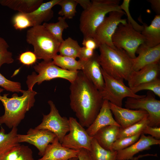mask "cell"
Segmentation results:
<instances>
[{"label":"cell","mask_w":160,"mask_h":160,"mask_svg":"<svg viewBox=\"0 0 160 160\" xmlns=\"http://www.w3.org/2000/svg\"><path fill=\"white\" fill-rule=\"evenodd\" d=\"M56 135L47 129H29L26 134H17V139L18 143L26 142L32 144L37 148L38 155L42 156L48 145L55 140Z\"/></svg>","instance_id":"cell-13"},{"label":"cell","mask_w":160,"mask_h":160,"mask_svg":"<svg viewBox=\"0 0 160 160\" xmlns=\"http://www.w3.org/2000/svg\"><path fill=\"white\" fill-rule=\"evenodd\" d=\"M101 70L104 81V87L100 92L104 100H107L113 104L122 107L123 100L126 97L139 98L145 96L134 93L130 88L125 85L123 80L109 75L101 68Z\"/></svg>","instance_id":"cell-8"},{"label":"cell","mask_w":160,"mask_h":160,"mask_svg":"<svg viewBox=\"0 0 160 160\" xmlns=\"http://www.w3.org/2000/svg\"><path fill=\"white\" fill-rule=\"evenodd\" d=\"M148 116H147L140 121L127 127L124 129L120 127L117 139L133 136L142 133L143 129L148 124Z\"/></svg>","instance_id":"cell-31"},{"label":"cell","mask_w":160,"mask_h":160,"mask_svg":"<svg viewBox=\"0 0 160 160\" xmlns=\"http://www.w3.org/2000/svg\"><path fill=\"white\" fill-rule=\"evenodd\" d=\"M0 86L7 91L12 92H21L23 90L21 89V84L18 82L11 81L6 78L0 73Z\"/></svg>","instance_id":"cell-37"},{"label":"cell","mask_w":160,"mask_h":160,"mask_svg":"<svg viewBox=\"0 0 160 160\" xmlns=\"http://www.w3.org/2000/svg\"><path fill=\"white\" fill-rule=\"evenodd\" d=\"M19 59L20 62L23 64L29 65L34 63L37 58L33 52L28 51L21 54Z\"/></svg>","instance_id":"cell-39"},{"label":"cell","mask_w":160,"mask_h":160,"mask_svg":"<svg viewBox=\"0 0 160 160\" xmlns=\"http://www.w3.org/2000/svg\"><path fill=\"white\" fill-rule=\"evenodd\" d=\"M125 15L123 11H114L109 13L105 17L96 29L93 37L98 47L100 45L105 44L113 48H116L113 44L112 37L119 24L127 23V19L122 18Z\"/></svg>","instance_id":"cell-11"},{"label":"cell","mask_w":160,"mask_h":160,"mask_svg":"<svg viewBox=\"0 0 160 160\" xmlns=\"http://www.w3.org/2000/svg\"><path fill=\"white\" fill-rule=\"evenodd\" d=\"M112 41L115 47L123 49L133 59L136 57L138 48L143 44L144 38L141 33L135 30L127 22L118 25L112 37Z\"/></svg>","instance_id":"cell-7"},{"label":"cell","mask_w":160,"mask_h":160,"mask_svg":"<svg viewBox=\"0 0 160 160\" xmlns=\"http://www.w3.org/2000/svg\"></svg>","instance_id":"cell-49"},{"label":"cell","mask_w":160,"mask_h":160,"mask_svg":"<svg viewBox=\"0 0 160 160\" xmlns=\"http://www.w3.org/2000/svg\"><path fill=\"white\" fill-rule=\"evenodd\" d=\"M43 0H0V4L18 12L28 13L37 9Z\"/></svg>","instance_id":"cell-24"},{"label":"cell","mask_w":160,"mask_h":160,"mask_svg":"<svg viewBox=\"0 0 160 160\" xmlns=\"http://www.w3.org/2000/svg\"><path fill=\"white\" fill-rule=\"evenodd\" d=\"M160 72V63L146 66L137 71H133L127 80L128 87L133 88L158 78Z\"/></svg>","instance_id":"cell-20"},{"label":"cell","mask_w":160,"mask_h":160,"mask_svg":"<svg viewBox=\"0 0 160 160\" xmlns=\"http://www.w3.org/2000/svg\"><path fill=\"white\" fill-rule=\"evenodd\" d=\"M139 18L143 26L141 33L144 38L143 44L152 47L160 44V15H156L149 25L143 22L141 19Z\"/></svg>","instance_id":"cell-21"},{"label":"cell","mask_w":160,"mask_h":160,"mask_svg":"<svg viewBox=\"0 0 160 160\" xmlns=\"http://www.w3.org/2000/svg\"><path fill=\"white\" fill-rule=\"evenodd\" d=\"M81 48L77 41L69 37L60 43L58 52L61 56L76 59L79 57Z\"/></svg>","instance_id":"cell-28"},{"label":"cell","mask_w":160,"mask_h":160,"mask_svg":"<svg viewBox=\"0 0 160 160\" xmlns=\"http://www.w3.org/2000/svg\"><path fill=\"white\" fill-rule=\"evenodd\" d=\"M4 90V89L0 88V94Z\"/></svg>","instance_id":"cell-47"},{"label":"cell","mask_w":160,"mask_h":160,"mask_svg":"<svg viewBox=\"0 0 160 160\" xmlns=\"http://www.w3.org/2000/svg\"><path fill=\"white\" fill-rule=\"evenodd\" d=\"M68 120L69 133L64 137L61 143L62 145L71 149L79 150L84 148L90 151L93 137L89 135L86 129L76 118L70 117Z\"/></svg>","instance_id":"cell-12"},{"label":"cell","mask_w":160,"mask_h":160,"mask_svg":"<svg viewBox=\"0 0 160 160\" xmlns=\"http://www.w3.org/2000/svg\"><path fill=\"white\" fill-rule=\"evenodd\" d=\"M35 71L27 78L26 83L28 89L32 90L35 84L39 85L44 81H49L55 78H61L70 83L76 78L78 71H71L63 69L54 64L52 60L44 61L33 66Z\"/></svg>","instance_id":"cell-6"},{"label":"cell","mask_w":160,"mask_h":160,"mask_svg":"<svg viewBox=\"0 0 160 160\" xmlns=\"http://www.w3.org/2000/svg\"></svg>","instance_id":"cell-48"},{"label":"cell","mask_w":160,"mask_h":160,"mask_svg":"<svg viewBox=\"0 0 160 160\" xmlns=\"http://www.w3.org/2000/svg\"><path fill=\"white\" fill-rule=\"evenodd\" d=\"M13 25L17 30H21L33 26L32 22L26 13L18 12L12 17Z\"/></svg>","instance_id":"cell-33"},{"label":"cell","mask_w":160,"mask_h":160,"mask_svg":"<svg viewBox=\"0 0 160 160\" xmlns=\"http://www.w3.org/2000/svg\"><path fill=\"white\" fill-rule=\"evenodd\" d=\"M70 83V107L79 124L87 128L98 114L104 100L100 92L81 70Z\"/></svg>","instance_id":"cell-1"},{"label":"cell","mask_w":160,"mask_h":160,"mask_svg":"<svg viewBox=\"0 0 160 160\" xmlns=\"http://www.w3.org/2000/svg\"><path fill=\"white\" fill-rule=\"evenodd\" d=\"M109 103V102L107 100H104L96 117L86 129L87 133L90 136L94 137L99 130L108 125H115L120 127L113 116Z\"/></svg>","instance_id":"cell-17"},{"label":"cell","mask_w":160,"mask_h":160,"mask_svg":"<svg viewBox=\"0 0 160 160\" xmlns=\"http://www.w3.org/2000/svg\"><path fill=\"white\" fill-rule=\"evenodd\" d=\"M130 0H124L120 7L122 10L124 11L127 15V22L136 31L141 33L143 29V25L138 23L132 17L129 10Z\"/></svg>","instance_id":"cell-38"},{"label":"cell","mask_w":160,"mask_h":160,"mask_svg":"<svg viewBox=\"0 0 160 160\" xmlns=\"http://www.w3.org/2000/svg\"><path fill=\"white\" fill-rule=\"evenodd\" d=\"M151 4L152 9L157 14L160 15V0H148L147 1Z\"/></svg>","instance_id":"cell-44"},{"label":"cell","mask_w":160,"mask_h":160,"mask_svg":"<svg viewBox=\"0 0 160 160\" xmlns=\"http://www.w3.org/2000/svg\"><path fill=\"white\" fill-rule=\"evenodd\" d=\"M126 108L132 110H141L146 111L148 115V125L160 127V100L156 99L154 94L148 91L141 98L127 97L125 102Z\"/></svg>","instance_id":"cell-9"},{"label":"cell","mask_w":160,"mask_h":160,"mask_svg":"<svg viewBox=\"0 0 160 160\" xmlns=\"http://www.w3.org/2000/svg\"><path fill=\"white\" fill-rule=\"evenodd\" d=\"M60 1L51 0L43 2L36 10L27 13L32 22L33 26L41 25L43 22L46 23L50 20L54 16L52 8L57 5Z\"/></svg>","instance_id":"cell-22"},{"label":"cell","mask_w":160,"mask_h":160,"mask_svg":"<svg viewBox=\"0 0 160 160\" xmlns=\"http://www.w3.org/2000/svg\"><path fill=\"white\" fill-rule=\"evenodd\" d=\"M17 127H13L6 133L3 128L0 129V157L19 144L17 139Z\"/></svg>","instance_id":"cell-26"},{"label":"cell","mask_w":160,"mask_h":160,"mask_svg":"<svg viewBox=\"0 0 160 160\" xmlns=\"http://www.w3.org/2000/svg\"><path fill=\"white\" fill-rule=\"evenodd\" d=\"M89 151L93 160H116L117 151L104 149L99 145L94 137Z\"/></svg>","instance_id":"cell-29"},{"label":"cell","mask_w":160,"mask_h":160,"mask_svg":"<svg viewBox=\"0 0 160 160\" xmlns=\"http://www.w3.org/2000/svg\"><path fill=\"white\" fill-rule=\"evenodd\" d=\"M78 4L75 0H60L57 5L61 7L58 14L65 19H71L76 13V7Z\"/></svg>","instance_id":"cell-32"},{"label":"cell","mask_w":160,"mask_h":160,"mask_svg":"<svg viewBox=\"0 0 160 160\" xmlns=\"http://www.w3.org/2000/svg\"><path fill=\"white\" fill-rule=\"evenodd\" d=\"M88 9L83 10L79 19V29L84 38H93L97 28L107 14L111 12L122 11L119 0H92Z\"/></svg>","instance_id":"cell-4"},{"label":"cell","mask_w":160,"mask_h":160,"mask_svg":"<svg viewBox=\"0 0 160 160\" xmlns=\"http://www.w3.org/2000/svg\"><path fill=\"white\" fill-rule=\"evenodd\" d=\"M68 160H78V158L77 157H74Z\"/></svg>","instance_id":"cell-46"},{"label":"cell","mask_w":160,"mask_h":160,"mask_svg":"<svg viewBox=\"0 0 160 160\" xmlns=\"http://www.w3.org/2000/svg\"><path fill=\"white\" fill-rule=\"evenodd\" d=\"M9 47L6 41L0 37V68L4 64H11L14 61L12 53L8 50Z\"/></svg>","instance_id":"cell-36"},{"label":"cell","mask_w":160,"mask_h":160,"mask_svg":"<svg viewBox=\"0 0 160 160\" xmlns=\"http://www.w3.org/2000/svg\"><path fill=\"white\" fill-rule=\"evenodd\" d=\"M0 160H34L32 150L20 143L0 157Z\"/></svg>","instance_id":"cell-25"},{"label":"cell","mask_w":160,"mask_h":160,"mask_svg":"<svg viewBox=\"0 0 160 160\" xmlns=\"http://www.w3.org/2000/svg\"><path fill=\"white\" fill-rule=\"evenodd\" d=\"M160 144V140L142 133L138 140L129 147L117 151L116 160L133 159L134 156L142 151L150 149L151 146Z\"/></svg>","instance_id":"cell-16"},{"label":"cell","mask_w":160,"mask_h":160,"mask_svg":"<svg viewBox=\"0 0 160 160\" xmlns=\"http://www.w3.org/2000/svg\"><path fill=\"white\" fill-rule=\"evenodd\" d=\"M135 94L143 90H148L160 97V79L158 78L154 80L130 88Z\"/></svg>","instance_id":"cell-34"},{"label":"cell","mask_w":160,"mask_h":160,"mask_svg":"<svg viewBox=\"0 0 160 160\" xmlns=\"http://www.w3.org/2000/svg\"><path fill=\"white\" fill-rule=\"evenodd\" d=\"M98 59L102 68L113 78L127 81L133 71L132 59L123 49L105 44L98 47Z\"/></svg>","instance_id":"cell-3"},{"label":"cell","mask_w":160,"mask_h":160,"mask_svg":"<svg viewBox=\"0 0 160 160\" xmlns=\"http://www.w3.org/2000/svg\"><path fill=\"white\" fill-rule=\"evenodd\" d=\"M26 41L33 47L37 59L52 60L58 52L60 44L42 25L30 28L27 31Z\"/></svg>","instance_id":"cell-5"},{"label":"cell","mask_w":160,"mask_h":160,"mask_svg":"<svg viewBox=\"0 0 160 160\" xmlns=\"http://www.w3.org/2000/svg\"><path fill=\"white\" fill-rule=\"evenodd\" d=\"M98 56V55L95 52L93 56L85 63L81 71L95 87L101 92L104 87V81Z\"/></svg>","instance_id":"cell-18"},{"label":"cell","mask_w":160,"mask_h":160,"mask_svg":"<svg viewBox=\"0 0 160 160\" xmlns=\"http://www.w3.org/2000/svg\"><path fill=\"white\" fill-rule=\"evenodd\" d=\"M48 103L50 108L49 113L43 114L42 122L35 128L50 131L55 134L61 144L64 137L70 130L68 119L61 116L52 101L49 100Z\"/></svg>","instance_id":"cell-10"},{"label":"cell","mask_w":160,"mask_h":160,"mask_svg":"<svg viewBox=\"0 0 160 160\" xmlns=\"http://www.w3.org/2000/svg\"><path fill=\"white\" fill-rule=\"evenodd\" d=\"M144 134H148L154 138L160 140V127H152L147 125L142 132Z\"/></svg>","instance_id":"cell-40"},{"label":"cell","mask_w":160,"mask_h":160,"mask_svg":"<svg viewBox=\"0 0 160 160\" xmlns=\"http://www.w3.org/2000/svg\"><path fill=\"white\" fill-rule=\"evenodd\" d=\"M22 95L17 94L7 97L8 94H0V101L4 109V114L0 116V124H4L9 129L17 127L24 118L26 113L34 105L35 96L37 93L33 90H23Z\"/></svg>","instance_id":"cell-2"},{"label":"cell","mask_w":160,"mask_h":160,"mask_svg":"<svg viewBox=\"0 0 160 160\" xmlns=\"http://www.w3.org/2000/svg\"><path fill=\"white\" fill-rule=\"evenodd\" d=\"M79 150L71 149L63 146L56 137L54 141L48 145L42 157L37 160H68L77 157Z\"/></svg>","instance_id":"cell-19"},{"label":"cell","mask_w":160,"mask_h":160,"mask_svg":"<svg viewBox=\"0 0 160 160\" xmlns=\"http://www.w3.org/2000/svg\"><path fill=\"white\" fill-rule=\"evenodd\" d=\"M109 104L115 120L122 128L127 127L148 115V113L144 110L122 108L109 102Z\"/></svg>","instance_id":"cell-14"},{"label":"cell","mask_w":160,"mask_h":160,"mask_svg":"<svg viewBox=\"0 0 160 160\" xmlns=\"http://www.w3.org/2000/svg\"><path fill=\"white\" fill-rule=\"evenodd\" d=\"M77 157L78 160H93L89 151L84 148L79 150Z\"/></svg>","instance_id":"cell-43"},{"label":"cell","mask_w":160,"mask_h":160,"mask_svg":"<svg viewBox=\"0 0 160 160\" xmlns=\"http://www.w3.org/2000/svg\"><path fill=\"white\" fill-rule=\"evenodd\" d=\"M136 53L138 56L132 59L133 71H137L150 65L159 63L160 44L152 47L142 44L138 48Z\"/></svg>","instance_id":"cell-15"},{"label":"cell","mask_w":160,"mask_h":160,"mask_svg":"<svg viewBox=\"0 0 160 160\" xmlns=\"http://www.w3.org/2000/svg\"><path fill=\"white\" fill-rule=\"evenodd\" d=\"M82 44L83 47L93 50L98 48L96 41L93 37L83 38Z\"/></svg>","instance_id":"cell-42"},{"label":"cell","mask_w":160,"mask_h":160,"mask_svg":"<svg viewBox=\"0 0 160 160\" xmlns=\"http://www.w3.org/2000/svg\"><path fill=\"white\" fill-rule=\"evenodd\" d=\"M63 17L58 18V22L55 23H44L42 25L60 43L64 40L62 37L63 32L64 29L69 27V25Z\"/></svg>","instance_id":"cell-30"},{"label":"cell","mask_w":160,"mask_h":160,"mask_svg":"<svg viewBox=\"0 0 160 160\" xmlns=\"http://www.w3.org/2000/svg\"><path fill=\"white\" fill-rule=\"evenodd\" d=\"M83 8L84 10L89 8L91 6L92 1L89 0H75Z\"/></svg>","instance_id":"cell-45"},{"label":"cell","mask_w":160,"mask_h":160,"mask_svg":"<svg viewBox=\"0 0 160 160\" xmlns=\"http://www.w3.org/2000/svg\"><path fill=\"white\" fill-rule=\"evenodd\" d=\"M53 63L60 68L71 71L81 70L86 61L77 60L73 57L57 54L53 58Z\"/></svg>","instance_id":"cell-27"},{"label":"cell","mask_w":160,"mask_h":160,"mask_svg":"<svg viewBox=\"0 0 160 160\" xmlns=\"http://www.w3.org/2000/svg\"><path fill=\"white\" fill-rule=\"evenodd\" d=\"M95 50L88 49L84 47H81L79 56V60L87 61L94 55Z\"/></svg>","instance_id":"cell-41"},{"label":"cell","mask_w":160,"mask_h":160,"mask_svg":"<svg viewBox=\"0 0 160 160\" xmlns=\"http://www.w3.org/2000/svg\"><path fill=\"white\" fill-rule=\"evenodd\" d=\"M142 133L133 136L117 139L112 145L113 150L117 151L129 147L138 140Z\"/></svg>","instance_id":"cell-35"},{"label":"cell","mask_w":160,"mask_h":160,"mask_svg":"<svg viewBox=\"0 0 160 160\" xmlns=\"http://www.w3.org/2000/svg\"><path fill=\"white\" fill-rule=\"evenodd\" d=\"M120 128V127L115 125L105 127L99 130L94 137L101 147L108 150L113 151L112 145L117 139Z\"/></svg>","instance_id":"cell-23"}]
</instances>
